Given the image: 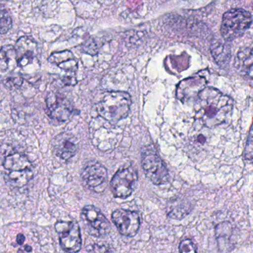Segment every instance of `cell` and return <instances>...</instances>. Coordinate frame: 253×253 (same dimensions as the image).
<instances>
[{"label":"cell","mask_w":253,"mask_h":253,"mask_svg":"<svg viewBox=\"0 0 253 253\" xmlns=\"http://www.w3.org/2000/svg\"><path fill=\"white\" fill-rule=\"evenodd\" d=\"M234 100L212 87H206L197 97L195 118L207 128H212L229 119Z\"/></svg>","instance_id":"cell-1"},{"label":"cell","mask_w":253,"mask_h":253,"mask_svg":"<svg viewBox=\"0 0 253 253\" xmlns=\"http://www.w3.org/2000/svg\"><path fill=\"white\" fill-rule=\"evenodd\" d=\"M2 165L5 170V183L10 187H23L33 178L34 167L32 162L21 152H7L2 157Z\"/></svg>","instance_id":"cell-2"},{"label":"cell","mask_w":253,"mask_h":253,"mask_svg":"<svg viewBox=\"0 0 253 253\" xmlns=\"http://www.w3.org/2000/svg\"><path fill=\"white\" fill-rule=\"evenodd\" d=\"M131 104V97L128 93L108 91L103 94L97 104V113L109 124H116L126 118Z\"/></svg>","instance_id":"cell-3"},{"label":"cell","mask_w":253,"mask_h":253,"mask_svg":"<svg viewBox=\"0 0 253 253\" xmlns=\"http://www.w3.org/2000/svg\"><path fill=\"white\" fill-rule=\"evenodd\" d=\"M253 19L248 11L235 8L226 11L222 17L220 35L226 42L242 36L251 26Z\"/></svg>","instance_id":"cell-4"},{"label":"cell","mask_w":253,"mask_h":253,"mask_svg":"<svg viewBox=\"0 0 253 253\" xmlns=\"http://www.w3.org/2000/svg\"><path fill=\"white\" fill-rule=\"evenodd\" d=\"M142 167L146 177L154 184H165L168 182V169L161 157L152 148H145L142 152Z\"/></svg>","instance_id":"cell-5"},{"label":"cell","mask_w":253,"mask_h":253,"mask_svg":"<svg viewBox=\"0 0 253 253\" xmlns=\"http://www.w3.org/2000/svg\"><path fill=\"white\" fill-rule=\"evenodd\" d=\"M81 219L85 230L92 236L101 238L110 232L111 224L109 220L94 206H86L83 209Z\"/></svg>","instance_id":"cell-6"},{"label":"cell","mask_w":253,"mask_h":253,"mask_svg":"<svg viewBox=\"0 0 253 253\" xmlns=\"http://www.w3.org/2000/svg\"><path fill=\"white\" fill-rule=\"evenodd\" d=\"M55 229L59 234V240L62 249L68 253H77L82 247L81 229L75 221H59Z\"/></svg>","instance_id":"cell-7"},{"label":"cell","mask_w":253,"mask_h":253,"mask_svg":"<svg viewBox=\"0 0 253 253\" xmlns=\"http://www.w3.org/2000/svg\"><path fill=\"white\" fill-rule=\"evenodd\" d=\"M137 174L133 167H124L115 173L111 180L112 193L118 198H126L131 195Z\"/></svg>","instance_id":"cell-8"},{"label":"cell","mask_w":253,"mask_h":253,"mask_svg":"<svg viewBox=\"0 0 253 253\" xmlns=\"http://www.w3.org/2000/svg\"><path fill=\"white\" fill-rule=\"evenodd\" d=\"M112 218L121 235L134 237L138 232L140 220L136 211L119 209L112 213Z\"/></svg>","instance_id":"cell-9"},{"label":"cell","mask_w":253,"mask_h":253,"mask_svg":"<svg viewBox=\"0 0 253 253\" xmlns=\"http://www.w3.org/2000/svg\"><path fill=\"white\" fill-rule=\"evenodd\" d=\"M82 178L85 186L94 192H103L108 178L107 169L100 163H89L83 169Z\"/></svg>","instance_id":"cell-10"},{"label":"cell","mask_w":253,"mask_h":253,"mask_svg":"<svg viewBox=\"0 0 253 253\" xmlns=\"http://www.w3.org/2000/svg\"><path fill=\"white\" fill-rule=\"evenodd\" d=\"M46 106L48 116L60 123L68 121L74 112L73 106L69 100L54 93L48 94Z\"/></svg>","instance_id":"cell-11"},{"label":"cell","mask_w":253,"mask_h":253,"mask_svg":"<svg viewBox=\"0 0 253 253\" xmlns=\"http://www.w3.org/2000/svg\"><path fill=\"white\" fill-rule=\"evenodd\" d=\"M78 151V140L72 134L61 133L53 140V152L63 161H67L73 158Z\"/></svg>","instance_id":"cell-12"},{"label":"cell","mask_w":253,"mask_h":253,"mask_svg":"<svg viewBox=\"0 0 253 253\" xmlns=\"http://www.w3.org/2000/svg\"><path fill=\"white\" fill-rule=\"evenodd\" d=\"M207 80L202 77L187 78L177 85L176 97L182 103H186L194 97H198L199 93L206 88Z\"/></svg>","instance_id":"cell-13"},{"label":"cell","mask_w":253,"mask_h":253,"mask_svg":"<svg viewBox=\"0 0 253 253\" xmlns=\"http://www.w3.org/2000/svg\"><path fill=\"white\" fill-rule=\"evenodd\" d=\"M16 60L20 67H24L36 58L38 43L29 36L22 37L15 47Z\"/></svg>","instance_id":"cell-14"},{"label":"cell","mask_w":253,"mask_h":253,"mask_svg":"<svg viewBox=\"0 0 253 253\" xmlns=\"http://www.w3.org/2000/svg\"><path fill=\"white\" fill-rule=\"evenodd\" d=\"M48 62L69 73H75L78 69V61L70 51L53 53L48 58Z\"/></svg>","instance_id":"cell-15"},{"label":"cell","mask_w":253,"mask_h":253,"mask_svg":"<svg viewBox=\"0 0 253 253\" xmlns=\"http://www.w3.org/2000/svg\"><path fill=\"white\" fill-rule=\"evenodd\" d=\"M235 66L242 76L253 80V48H241L237 54Z\"/></svg>","instance_id":"cell-16"},{"label":"cell","mask_w":253,"mask_h":253,"mask_svg":"<svg viewBox=\"0 0 253 253\" xmlns=\"http://www.w3.org/2000/svg\"><path fill=\"white\" fill-rule=\"evenodd\" d=\"M214 61L220 66H225L231 58V48L229 44L220 41H215L211 43L210 48Z\"/></svg>","instance_id":"cell-17"},{"label":"cell","mask_w":253,"mask_h":253,"mask_svg":"<svg viewBox=\"0 0 253 253\" xmlns=\"http://www.w3.org/2000/svg\"><path fill=\"white\" fill-rule=\"evenodd\" d=\"M190 206L180 200L171 201L167 207V214L173 219H182L190 212Z\"/></svg>","instance_id":"cell-18"},{"label":"cell","mask_w":253,"mask_h":253,"mask_svg":"<svg viewBox=\"0 0 253 253\" xmlns=\"http://www.w3.org/2000/svg\"><path fill=\"white\" fill-rule=\"evenodd\" d=\"M244 158L247 164H253V126L250 128L244 149Z\"/></svg>","instance_id":"cell-19"},{"label":"cell","mask_w":253,"mask_h":253,"mask_svg":"<svg viewBox=\"0 0 253 253\" xmlns=\"http://www.w3.org/2000/svg\"><path fill=\"white\" fill-rule=\"evenodd\" d=\"M15 51V48L11 46V45H7V46H3L1 50V69L2 71L7 69L8 66V63L11 61V55L10 54H12Z\"/></svg>","instance_id":"cell-20"},{"label":"cell","mask_w":253,"mask_h":253,"mask_svg":"<svg viewBox=\"0 0 253 253\" xmlns=\"http://www.w3.org/2000/svg\"><path fill=\"white\" fill-rule=\"evenodd\" d=\"M12 27V19L7 10L1 11V34L5 35Z\"/></svg>","instance_id":"cell-21"},{"label":"cell","mask_w":253,"mask_h":253,"mask_svg":"<svg viewBox=\"0 0 253 253\" xmlns=\"http://www.w3.org/2000/svg\"><path fill=\"white\" fill-rule=\"evenodd\" d=\"M179 251L183 253H196L197 249L192 240L185 239L180 242L179 245Z\"/></svg>","instance_id":"cell-22"},{"label":"cell","mask_w":253,"mask_h":253,"mask_svg":"<svg viewBox=\"0 0 253 253\" xmlns=\"http://www.w3.org/2000/svg\"><path fill=\"white\" fill-rule=\"evenodd\" d=\"M84 51L91 54V55H95L98 51V47H97L96 41H88V43L84 46Z\"/></svg>","instance_id":"cell-23"},{"label":"cell","mask_w":253,"mask_h":253,"mask_svg":"<svg viewBox=\"0 0 253 253\" xmlns=\"http://www.w3.org/2000/svg\"><path fill=\"white\" fill-rule=\"evenodd\" d=\"M22 84H23V79H21V78H12L5 81V85L10 87V88L20 87Z\"/></svg>","instance_id":"cell-24"},{"label":"cell","mask_w":253,"mask_h":253,"mask_svg":"<svg viewBox=\"0 0 253 253\" xmlns=\"http://www.w3.org/2000/svg\"><path fill=\"white\" fill-rule=\"evenodd\" d=\"M25 240H26V238H25V236L23 234H19V235H17V244H20V245H23V244H24Z\"/></svg>","instance_id":"cell-25"},{"label":"cell","mask_w":253,"mask_h":253,"mask_svg":"<svg viewBox=\"0 0 253 253\" xmlns=\"http://www.w3.org/2000/svg\"><path fill=\"white\" fill-rule=\"evenodd\" d=\"M25 250H26V252H32V247H29V245H26V247H25Z\"/></svg>","instance_id":"cell-26"}]
</instances>
